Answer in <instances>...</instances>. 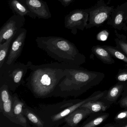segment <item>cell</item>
<instances>
[{"label": "cell", "mask_w": 127, "mask_h": 127, "mask_svg": "<svg viewBox=\"0 0 127 127\" xmlns=\"http://www.w3.org/2000/svg\"><path fill=\"white\" fill-rule=\"evenodd\" d=\"M111 106V105L105 101L102 98L101 99L88 102L83 104L80 107L86 108L93 113L105 112Z\"/></svg>", "instance_id": "e0dca14e"}, {"label": "cell", "mask_w": 127, "mask_h": 127, "mask_svg": "<svg viewBox=\"0 0 127 127\" xmlns=\"http://www.w3.org/2000/svg\"><path fill=\"white\" fill-rule=\"evenodd\" d=\"M15 36L9 38L3 43L0 44V68L2 67L5 62L11 42Z\"/></svg>", "instance_id": "ffe728a7"}, {"label": "cell", "mask_w": 127, "mask_h": 127, "mask_svg": "<svg viewBox=\"0 0 127 127\" xmlns=\"http://www.w3.org/2000/svg\"><path fill=\"white\" fill-rule=\"evenodd\" d=\"M118 103L122 108H127V85L125 87Z\"/></svg>", "instance_id": "cb8c5ba5"}, {"label": "cell", "mask_w": 127, "mask_h": 127, "mask_svg": "<svg viewBox=\"0 0 127 127\" xmlns=\"http://www.w3.org/2000/svg\"><path fill=\"white\" fill-rule=\"evenodd\" d=\"M117 47L123 51L127 56V41L123 40H117L116 41Z\"/></svg>", "instance_id": "d4e9b609"}, {"label": "cell", "mask_w": 127, "mask_h": 127, "mask_svg": "<svg viewBox=\"0 0 127 127\" xmlns=\"http://www.w3.org/2000/svg\"><path fill=\"white\" fill-rule=\"evenodd\" d=\"M61 2L62 5L64 7L69 6L73 1V0H58Z\"/></svg>", "instance_id": "83f0119b"}, {"label": "cell", "mask_w": 127, "mask_h": 127, "mask_svg": "<svg viewBox=\"0 0 127 127\" xmlns=\"http://www.w3.org/2000/svg\"><path fill=\"white\" fill-rule=\"evenodd\" d=\"M27 34L26 29L22 28L16 34V38L13 41L9 54L5 63L11 64L16 62L20 56L24 46L25 40Z\"/></svg>", "instance_id": "9c48e42d"}, {"label": "cell", "mask_w": 127, "mask_h": 127, "mask_svg": "<svg viewBox=\"0 0 127 127\" xmlns=\"http://www.w3.org/2000/svg\"><path fill=\"white\" fill-rule=\"evenodd\" d=\"M27 65L30 72L24 82L26 87L35 98L44 99L53 96L69 64L58 62L34 65L29 61Z\"/></svg>", "instance_id": "6da1fadb"}, {"label": "cell", "mask_w": 127, "mask_h": 127, "mask_svg": "<svg viewBox=\"0 0 127 127\" xmlns=\"http://www.w3.org/2000/svg\"><path fill=\"white\" fill-rule=\"evenodd\" d=\"M110 116L105 112L91 114L87 120L82 123L81 127H96L104 122Z\"/></svg>", "instance_id": "5bb4252c"}, {"label": "cell", "mask_w": 127, "mask_h": 127, "mask_svg": "<svg viewBox=\"0 0 127 127\" xmlns=\"http://www.w3.org/2000/svg\"><path fill=\"white\" fill-rule=\"evenodd\" d=\"M28 70L27 64L18 62L8 64L5 62L0 68V85H6L14 92L25 82L24 79Z\"/></svg>", "instance_id": "277c9868"}, {"label": "cell", "mask_w": 127, "mask_h": 127, "mask_svg": "<svg viewBox=\"0 0 127 127\" xmlns=\"http://www.w3.org/2000/svg\"><path fill=\"white\" fill-rule=\"evenodd\" d=\"M127 83L117 82L107 90L103 99L111 105L115 103L121 96Z\"/></svg>", "instance_id": "4fadbf2b"}, {"label": "cell", "mask_w": 127, "mask_h": 127, "mask_svg": "<svg viewBox=\"0 0 127 127\" xmlns=\"http://www.w3.org/2000/svg\"><path fill=\"white\" fill-rule=\"evenodd\" d=\"M7 85H3L0 88V111L11 122L18 125L13 113V97Z\"/></svg>", "instance_id": "ba28073f"}, {"label": "cell", "mask_w": 127, "mask_h": 127, "mask_svg": "<svg viewBox=\"0 0 127 127\" xmlns=\"http://www.w3.org/2000/svg\"><path fill=\"white\" fill-rule=\"evenodd\" d=\"M117 127H127V122L123 124H120V125L117 124Z\"/></svg>", "instance_id": "f546056e"}, {"label": "cell", "mask_w": 127, "mask_h": 127, "mask_svg": "<svg viewBox=\"0 0 127 127\" xmlns=\"http://www.w3.org/2000/svg\"><path fill=\"white\" fill-rule=\"evenodd\" d=\"M123 19V16L122 14H119L117 15L114 20V24L116 25H119L121 23Z\"/></svg>", "instance_id": "4316f807"}, {"label": "cell", "mask_w": 127, "mask_h": 127, "mask_svg": "<svg viewBox=\"0 0 127 127\" xmlns=\"http://www.w3.org/2000/svg\"><path fill=\"white\" fill-rule=\"evenodd\" d=\"M23 113L27 119L34 126L44 127V123L40 118L32 110L30 107L25 105L23 109Z\"/></svg>", "instance_id": "d6986e66"}, {"label": "cell", "mask_w": 127, "mask_h": 127, "mask_svg": "<svg viewBox=\"0 0 127 127\" xmlns=\"http://www.w3.org/2000/svg\"><path fill=\"white\" fill-rule=\"evenodd\" d=\"M13 97V113L18 123V125L25 127H30L27 119L23 113V109L26 105L25 101L19 98L17 93L12 94Z\"/></svg>", "instance_id": "7c38bea8"}, {"label": "cell", "mask_w": 127, "mask_h": 127, "mask_svg": "<svg viewBox=\"0 0 127 127\" xmlns=\"http://www.w3.org/2000/svg\"><path fill=\"white\" fill-rule=\"evenodd\" d=\"M117 82L127 84V68L119 70L116 76Z\"/></svg>", "instance_id": "603a6c76"}, {"label": "cell", "mask_w": 127, "mask_h": 127, "mask_svg": "<svg viewBox=\"0 0 127 127\" xmlns=\"http://www.w3.org/2000/svg\"><path fill=\"white\" fill-rule=\"evenodd\" d=\"M103 127H117V125L116 123H108L106 125H105L103 126Z\"/></svg>", "instance_id": "f1b7e54d"}, {"label": "cell", "mask_w": 127, "mask_h": 127, "mask_svg": "<svg viewBox=\"0 0 127 127\" xmlns=\"http://www.w3.org/2000/svg\"><path fill=\"white\" fill-rule=\"evenodd\" d=\"M109 33L106 30H103L99 32L96 36L97 40L100 41H105L108 37Z\"/></svg>", "instance_id": "484cf974"}, {"label": "cell", "mask_w": 127, "mask_h": 127, "mask_svg": "<svg viewBox=\"0 0 127 127\" xmlns=\"http://www.w3.org/2000/svg\"><path fill=\"white\" fill-rule=\"evenodd\" d=\"M105 76L103 73L88 70L81 66L69 64L66 75L54 91L53 96L78 97L100 84Z\"/></svg>", "instance_id": "7a4b0ae2"}, {"label": "cell", "mask_w": 127, "mask_h": 127, "mask_svg": "<svg viewBox=\"0 0 127 127\" xmlns=\"http://www.w3.org/2000/svg\"><path fill=\"white\" fill-rule=\"evenodd\" d=\"M88 15L85 11L74 10L70 12L64 18L65 27L71 30L73 34L77 33V30H83L87 25Z\"/></svg>", "instance_id": "52a82bcc"}, {"label": "cell", "mask_w": 127, "mask_h": 127, "mask_svg": "<svg viewBox=\"0 0 127 127\" xmlns=\"http://www.w3.org/2000/svg\"><path fill=\"white\" fill-rule=\"evenodd\" d=\"M35 41L38 48L59 63L81 66L86 62V57L79 52L75 44L64 38L38 37Z\"/></svg>", "instance_id": "3957f363"}, {"label": "cell", "mask_w": 127, "mask_h": 127, "mask_svg": "<svg viewBox=\"0 0 127 127\" xmlns=\"http://www.w3.org/2000/svg\"><path fill=\"white\" fill-rule=\"evenodd\" d=\"M39 19H48L52 17L47 3L43 0H20Z\"/></svg>", "instance_id": "30bf717a"}, {"label": "cell", "mask_w": 127, "mask_h": 127, "mask_svg": "<svg viewBox=\"0 0 127 127\" xmlns=\"http://www.w3.org/2000/svg\"><path fill=\"white\" fill-rule=\"evenodd\" d=\"M25 16L15 14L12 16L0 30V44L13 36L23 28L25 24Z\"/></svg>", "instance_id": "8992f818"}, {"label": "cell", "mask_w": 127, "mask_h": 127, "mask_svg": "<svg viewBox=\"0 0 127 127\" xmlns=\"http://www.w3.org/2000/svg\"><path fill=\"white\" fill-rule=\"evenodd\" d=\"M114 121L118 125L127 122V108L118 112L114 117Z\"/></svg>", "instance_id": "7402d4cb"}, {"label": "cell", "mask_w": 127, "mask_h": 127, "mask_svg": "<svg viewBox=\"0 0 127 127\" xmlns=\"http://www.w3.org/2000/svg\"><path fill=\"white\" fill-rule=\"evenodd\" d=\"M103 47L109 52L112 57L121 60L127 64V55L119 48L109 46H104Z\"/></svg>", "instance_id": "44dd1931"}, {"label": "cell", "mask_w": 127, "mask_h": 127, "mask_svg": "<svg viewBox=\"0 0 127 127\" xmlns=\"http://www.w3.org/2000/svg\"><path fill=\"white\" fill-rule=\"evenodd\" d=\"M91 113V111L86 108H78L65 117V124L63 127H77L82 120Z\"/></svg>", "instance_id": "8fae6325"}, {"label": "cell", "mask_w": 127, "mask_h": 127, "mask_svg": "<svg viewBox=\"0 0 127 127\" xmlns=\"http://www.w3.org/2000/svg\"><path fill=\"white\" fill-rule=\"evenodd\" d=\"M81 99L64 100L61 102L54 104L40 103L33 108L32 110L40 118L44 123V127L61 112L67 108L78 102Z\"/></svg>", "instance_id": "5b68a950"}, {"label": "cell", "mask_w": 127, "mask_h": 127, "mask_svg": "<svg viewBox=\"0 0 127 127\" xmlns=\"http://www.w3.org/2000/svg\"><path fill=\"white\" fill-rule=\"evenodd\" d=\"M91 50L95 56L104 64H112L115 63V61L112 56L103 46H95L92 48Z\"/></svg>", "instance_id": "ac0fdd59"}, {"label": "cell", "mask_w": 127, "mask_h": 127, "mask_svg": "<svg viewBox=\"0 0 127 127\" xmlns=\"http://www.w3.org/2000/svg\"><path fill=\"white\" fill-rule=\"evenodd\" d=\"M110 9L109 8L101 7L90 13V23L95 25L101 24L108 17Z\"/></svg>", "instance_id": "9a60e30c"}, {"label": "cell", "mask_w": 127, "mask_h": 127, "mask_svg": "<svg viewBox=\"0 0 127 127\" xmlns=\"http://www.w3.org/2000/svg\"><path fill=\"white\" fill-rule=\"evenodd\" d=\"M8 3L10 8L15 14L29 16L32 19L36 18L28 8L20 0H8Z\"/></svg>", "instance_id": "2e32d148"}]
</instances>
